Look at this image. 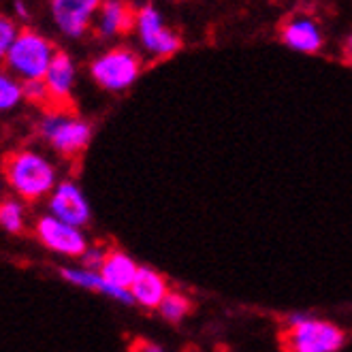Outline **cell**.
I'll list each match as a JSON object with an SVG mask.
<instances>
[{
  "label": "cell",
  "instance_id": "obj_1",
  "mask_svg": "<svg viewBox=\"0 0 352 352\" xmlns=\"http://www.w3.org/2000/svg\"><path fill=\"white\" fill-rule=\"evenodd\" d=\"M5 182L24 201H41L58 186V171L54 162L34 150H15L3 160Z\"/></svg>",
  "mask_w": 352,
  "mask_h": 352
},
{
  "label": "cell",
  "instance_id": "obj_2",
  "mask_svg": "<svg viewBox=\"0 0 352 352\" xmlns=\"http://www.w3.org/2000/svg\"><path fill=\"white\" fill-rule=\"evenodd\" d=\"M284 352H340L346 344L344 329L318 316L293 314L280 333Z\"/></svg>",
  "mask_w": 352,
  "mask_h": 352
},
{
  "label": "cell",
  "instance_id": "obj_3",
  "mask_svg": "<svg viewBox=\"0 0 352 352\" xmlns=\"http://www.w3.org/2000/svg\"><path fill=\"white\" fill-rule=\"evenodd\" d=\"M38 133L56 154L65 158H77L84 154L92 141L90 122L69 109H50L38 124Z\"/></svg>",
  "mask_w": 352,
  "mask_h": 352
},
{
  "label": "cell",
  "instance_id": "obj_4",
  "mask_svg": "<svg viewBox=\"0 0 352 352\" xmlns=\"http://www.w3.org/2000/svg\"><path fill=\"white\" fill-rule=\"evenodd\" d=\"M56 56L54 43L34 30H19L5 58L13 75L26 81H41L45 77Z\"/></svg>",
  "mask_w": 352,
  "mask_h": 352
},
{
  "label": "cell",
  "instance_id": "obj_5",
  "mask_svg": "<svg viewBox=\"0 0 352 352\" xmlns=\"http://www.w3.org/2000/svg\"><path fill=\"white\" fill-rule=\"evenodd\" d=\"M92 79L107 92L129 90L141 75V58L126 50L116 47L98 56L90 67Z\"/></svg>",
  "mask_w": 352,
  "mask_h": 352
},
{
  "label": "cell",
  "instance_id": "obj_6",
  "mask_svg": "<svg viewBox=\"0 0 352 352\" xmlns=\"http://www.w3.org/2000/svg\"><path fill=\"white\" fill-rule=\"evenodd\" d=\"M34 235L50 252L67 256V258H81L90 248L84 229L73 226L65 220L47 214L41 216L34 224Z\"/></svg>",
  "mask_w": 352,
  "mask_h": 352
},
{
  "label": "cell",
  "instance_id": "obj_7",
  "mask_svg": "<svg viewBox=\"0 0 352 352\" xmlns=\"http://www.w3.org/2000/svg\"><path fill=\"white\" fill-rule=\"evenodd\" d=\"M135 30L139 34L143 50H146L152 58H158V60L171 58L182 47L179 34L164 24L162 13L152 5H146L137 11Z\"/></svg>",
  "mask_w": 352,
  "mask_h": 352
},
{
  "label": "cell",
  "instance_id": "obj_8",
  "mask_svg": "<svg viewBox=\"0 0 352 352\" xmlns=\"http://www.w3.org/2000/svg\"><path fill=\"white\" fill-rule=\"evenodd\" d=\"M47 207L52 216H56L58 220H65L73 226H79V229H84L92 220V207H90L88 197L71 179L58 182L54 192L50 195Z\"/></svg>",
  "mask_w": 352,
  "mask_h": 352
},
{
  "label": "cell",
  "instance_id": "obj_9",
  "mask_svg": "<svg viewBox=\"0 0 352 352\" xmlns=\"http://www.w3.org/2000/svg\"><path fill=\"white\" fill-rule=\"evenodd\" d=\"M100 5L102 0H52L50 7L58 30L77 38L88 30L94 15H98Z\"/></svg>",
  "mask_w": 352,
  "mask_h": 352
},
{
  "label": "cell",
  "instance_id": "obj_10",
  "mask_svg": "<svg viewBox=\"0 0 352 352\" xmlns=\"http://www.w3.org/2000/svg\"><path fill=\"white\" fill-rule=\"evenodd\" d=\"M75 79H77V71L71 56L65 52H56L52 65L43 77V84L50 94V109H69Z\"/></svg>",
  "mask_w": 352,
  "mask_h": 352
},
{
  "label": "cell",
  "instance_id": "obj_11",
  "mask_svg": "<svg viewBox=\"0 0 352 352\" xmlns=\"http://www.w3.org/2000/svg\"><path fill=\"white\" fill-rule=\"evenodd\" d=\"M280 34L288 47L301 54H318L324 43L322 30L316 19H312L309 15H301V13L288 17L282 24Z\"/></svg>",
  "mask_w": 352,
  "mask_h": 352
},
{
  "label": "cell",
  "instance_id": "obj_12",
  "mask_svg": "<svg viewBox=\"0 0 352 352\" xmlns=\"http://www.w3.org/2000/svg\"><path fill=\"white\" fill-rule=\"evenodd\" d=\"M129 293L133 297L135 305H141L146 309H158L162 301L171 293L169 282L162 274H158L152 267H139L137 278L133 280Z\"/></svg>",
  "mask_w": 352,
  "mask_h": 352
},
{
  "label": "cell",
  "instance_id": "obj_13",
  "mask_svg": "<svg viewBox=\"0 0 352 352\" xmlns=\"http://www.w3.org/2000/svg\"><path fill=\"white\" fill-rule=\"evenodd\" d=\"M60 276L65 278L69 284L77 286V288H84V291L90 293H98V295H105L118 303H126L133 305V297L129 291H122V288L111 286L105 278L100 276V272H94V269L88 267H65L60 272Z\"/></svg>",
  "mask_w": 352,
  "mask_h": 352
},
{
  "label": "cell",
  "instance_id": "obj_14",
  "mask_svg": "<svg viewBox=\"0 0 352 352\" xmlns=\"http://www.w3.org/2000/svg\"><path fill=\"white\" fill-rule=\"evenodd\" d=\"M137 11L126 0H105L98 9V32L105 36L126 34L135 28Z\"/></svg>",
  "mask_w": 352,
  "mask_h": 352
},
{
  "label": "cell",
  "instance_id": "obj_15",
  "mask_svg": "<svg viewBox=\"0 0 352 352\" xmlns=\"http://www.w3.org/2000/svg\"><path fill=\"white\" fill-rule=\"evenodd\" d=\"M100 276L105 278L111 286L122 288V291H129L133 280L137 278L139 265L131 254H126L120 248H109L107 256L102 261V267L98 269Z\"/></svg>",
  "mask_w": 352,
  "mask_h": 352
},
{
  "label": "cell",
  "instance_id": "obj_16",
  "mask_svg": "<svg viewBox=\"0 0 352 352\" xmlns=\"http://www.w3.org/2000/svg\"><path fill=\"white\" fill-rule=\"evenodd\" d=\"M0 226L7 233H22L26 226V210L22 201L5 199L0 201Z\"/></svg>",
  "mask_w": 352,
  "mask_h": 352
},
{
  "label": "cell",
  "instance_id": "obj_17",
  "mask_svg": "<svg viewBox=\"0 0 352 352\" xmlns=\"http://www.w3.org/2000/svg\"><path fill=\"white\" fill-rule=\"evenodd\" d=\"M158 312L167 322H182L186 316L192 312V301L184 293L171 291L167 295V299L162 301V305L158 307Z\"/></svg>",
  "mask_w": 352,
  "mask_h": 352
},
{
  "label": "cell",
  "instance_id": "obj_18",
  "mask_svg": "<svg viewBox=\"0 0 352 352\" xmlns=\"http://www.w3.org/2000/svg\"><path fill=\"white\" fill-rule=\"evenodd\" d=\"M24 98V84L9 75V73H0V111H9L17 107Z\"/></svg>",
  "mask_w": 352,
  "mask_h": 352
},
{
  "label": "cell",
  "instance_id": "obj_19",
  "mask_svg": "<svg viewBox=\"0 0 352 352\" xmlns=\"http://www.w3.org/2000/svg\"><path fill=\"white\" fill-rule=\"evenodd\" d=\"M17 36V28L15 24L11 22L9 17L5 15H0V60H5L11 45H13V41Z\"/></svg>",
  "mask_w": 352,
  "mask_h": 352
},
{
  "label": "cell",
  "instance_id": "obj_20",
  "mask_svg": "<svg viewBox=\"0 0 352 352\" xmlns=\"http://www.w3.org/2000/svg\"><path fill=\"white\" fill-rule=\"evenodd\" d=\"M24 98H28L30 102H36V105L50 107V94H47L43 79L41 81H26L24 84Z\"/></svg>",
  "mask_w": 352,
  "mask_h": 352
},
{
  "label": "cell",
  "instance_id": "obj_21",
  "mask_svg": "<svg viewBox=\"0 0 352 352\" xmlns=\"http://www.w3.org/2000/svg\"><path fill=\"white\" fill-rule=\"evenodd\" d=\"M107 256V248H102V245H90L86 254L81 256V267H88V269H94V272H98V269L102 267V261H105Z\"/></svg>",
  "mask_w": 352,
  "mask_h": 352
},
{
  "label": "cell",
  "instance_id": "obj_22",
  "mask_svg": "<svg viewBox=\"0 0 352 352\" xmlns=\"http://www.w3.org/2000/svg\"><path fill=\"white\" fill-rule=\"evenodd\" d=\"M129 352H164L158 344L154 342H148V340H135L131 344V350Z\"/></svg>",
  "mask_w": 352,
  "mask_h": 352
},
{
  "label": "cell",
  "instance_id": "obj_23",
  "mask_svg": "<svg viewBox=\"0 0 352 352\" xmlns=\"http://www.w3.org/2000/svg\"><path fill=\"white\" fill-rule=\"evenodd\" d=\"M344 56H346V60L352 65V34L346 38V43H344Z\"/></svg>",
  "mask_w": 352,
  "mask_h": 352
},
{
  "label": "cell",
  "instance_id": "obj_24",
  "mask_svg": "<svg viewBox=\"0 0 352 352\" xmlns=\"http://www.w3.org/2000/svg\"><path fill=\"white\" fill-rule=\"evenodd\" d=\"M15 11L19 13V17H28V11H26V7H24L22 0H17V3H15Z\"/></svg>",
  "mask_w": 352,
  "mask_h": 352
},
{
  "label": "cell",
  "instance_id": "obj_25",
  "mask_svg": "<svg viewBox=\"0 0 352 352\" xmlns=\"http://www.w3.org/2000/svg\"><path fill=\"white\" fill-rule=\"evenodd\" d=\"M0 195H3V179H0Z\"/></svg>",
  "mask_w": 352,
  "mask_h": 352
}]
</instances>
